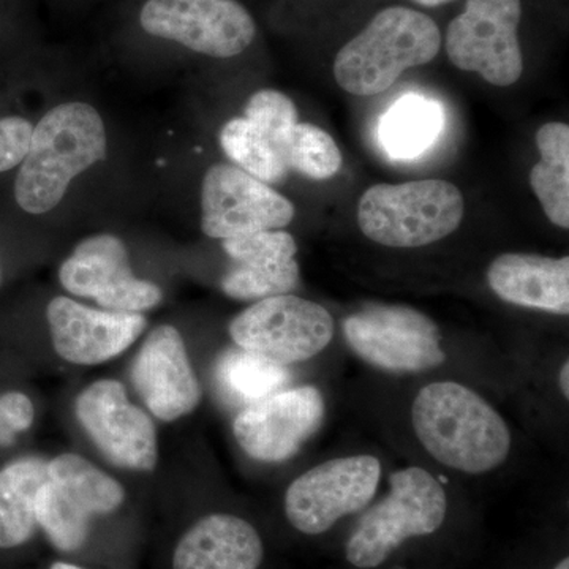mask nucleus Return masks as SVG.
Returning a JSON list of instances; mask_svg holds the SVG:
<instances>
[{
    "label": "nucleus",
    "instance_id": "obj_1",
    "mask_svg": "<svg viewBox=\"0 0 569 569\" xmlns=\"http://www.w3.org/2000/svg\"><path fill=\"white\" fill-rule=\"evenodd\" d=\"M415 433L441 466L467 475L496 470L511 451V432L496 408L456 381L427 385L411 407Z\"/></svg>",
    "mask_w": 569,
    "mask_h": 569
},
{
    "label": "nucleus",
    "instance_id": "obj_2",
    "mask_svg": "<svg viewBox=\"0 0 569 569\" xmlns=\"http://www.w3.org/2000/svg\"><path fill=\"white\" fill-rule=\"evenodd\" d=\"M107 130L96 108L82 102L52 108L33 127L14 181L17 203L36 216L51 211L77 176L107 159Z\"/></svg>",
    "mask_w": 569,
    "mask_h": 569
},
{
    "label": "nucleus",
    "instance_id": "obj_3",
    "mask_svg": "<svg viewBox=\"0 0 569 569\" xmlns=\"http://www.w3.org/2000/svg\"><path fill=\"white\" fill-rule=\"evenodd\" d=\"M441 33L422 11L388 7L337 52V84L358 97L387 91L403 71L437 58Z\"/></svg>",
    "mask_w": 569,
    "mask_h": 569
},
{
    "label": "nucleus",
    "instance_id": "obj_4",
    "mask_svg": "<svg viewBox=\"0 0 569 569\" xmlns=\"http://www.w3.org/2000/svg\"><path fill=\"white\" fill-rule=\"evenodd\" d=\"M463 209L462 193L448 181L378 183L359 200L358 223L377 244L417 249L455 233Z\"/></svg>",
    "mask_w": 569,
    "mask_h": 569
},
{
    "label": "nucleus",
    "instance_id": "obj_5",
    "mask_svg": "<svg viewBox=\"0 0 569 569\" xmlns=\"http://www.w3.org/2000/svg\"><path fill=\"white\" fill-rule=\"evenodd\" d=\"M388 497L366 512L347 541V560L356 568L380 567L407 539L436 533L448 512L443 486L421 467L389 477Z\"/></svg>",
    "mask_w": 569,
    "mask_h": 569
},
{
    "label": "nucleus",
    "instance_id": "obj_6",
    "mask_svg": "<svg viewBox=\"0 0 569 569\" xmlns=\"http://www.w3.org/2000/svg\"><path fill=\"white\" fill-rule=\"evenodd\" d=\"M47 481L37 496V523L63 552L80 549L92 516L121 507V482L77 455H61L47 463Z\"/></svg>",
    "mask_w": 569,
    "mask_h": 569
},
{
    "label": "nucleus",
    "instance_id": "obj_7",
    "mask_svg": "<svg viewBox=\"0 0 569 569\" xmlns=\"http://www.w3.org/2000/svg\"><path fill=\"white\" fill-rule=\"evenodd\" d=\"M348 347L389 373H422L447 361L440 329L407 306H370L343 320Z\"/></svg>",
    "mask_w": 569,
    "mask_h": 569
},
{
    "label": "nucleus",
    "instance_id": "obj_8",
    "mask_svg": "<svg viewBox=\"0 0 569 569\" xmlns=\"http://www.w3.org/2000/svg\"><path fill=\"white\" fill-rule=\"evenodd\" d=\"M230 336L242 350L288 366L321 353L335 337V320L309 299L272 296L239 313L230 323Z\"/></svg>",
    "mask_w": 569,
    "mask_h": 569
},
{
    "label": "nucleus",
    "instance_id": "obj_9",
    "mask_svg": "<svg viewBox=\"0 0 569 569\" xmlns=\"http://www.w3.org/2000/svg\"><path fill=\"white\" fill-rule=\"evenodd\" d=\"M520 18V0H467L466 10L448 26L449 61L497 88L515 84L523 71Z\"/></svg>",
    "mask_w": 569,
    "mask_h": 569
},
{
    "label": "nucleus",
    "instance_id": "obj_10",
    "mask_svg": "<svg viewBox=\"0 0 569 569\" xmlns=\"http://www.w3.org/2000/svg\"><path fill=\"white\" fill-rule=\"evenodd\" d=\"M381 478L373 456L331 459L296 478L284 493V515L296 530L321 535L346 516L365 509Z\"/></svg>",
    "mask_w": 569,
    "mask_h": 569
},
{
    "label": "nucleus",
    "instance_id": "obj_11",
    "mask_svg": "<svg viewBox=\"0 0 569 569\" xmlns=\"http://www.w3.org/2000/svg\"><path fill=\"white\" fill-rule=\"evenodd\" d=\"M141 28L200 54L234 58L252 44L257 26L236 0H148Z\"/></svg>",
    "mask_w": 569,
    "mask_h": 569
},
{
    "label": "nucleus",
    "instance_id": "obj_12",
    "mask_svg": "<svg viewBox=\"0 0 569 569\" xmlns=\"http://www.w3.org/2000/svg\"><path fill=\"white\" fill-rule=\"evenodd\" d=\"M295 219V206L268 183L234 164H213L201 189V228L209 238H244L282 230Z\"/></svg>",
    "mask_w": 569,
    "mask_h": 569
},
{
    "label": "nucleus",
    "instance_id": "obj_13",
    "mask_svg": "<svg viewBox=\"0 0 569 569\" xmlns=\"http://www.w3.org/2000/svg\"><path fill=\"white\" fill-rule=\"evenodd\" d=\"M59 280L69 293L111 312L141 313L163 299L160 287L133 276L126 246L112 234L80 242L59 269Z\"/></svg>",
    "mask_w": 569,
    "mask_h": 569
},
{
    "label": "nucleus",
    "instance_id": "obj_14",
    "mask_svg": "<svg viewBox=\"0 0 569 569\" xmlns=\"http://www.w3.org/2000/svg\"><path fill=\"white\" fill-rule=\"evenodd\" d=\"M78 421L96 447L116 466L152 471L159 459V441L152 419L127 399L122 383L100 380L78 396Z\"/></svg>",
    "mask_w": 569,
    "mask_h": 569
},
{
    "label": "nucleus",
    "instance_id": "obj_15",
    "mask_svg": "<svg viewBox=\"0 0 569 569\" xmlns=\"http://www.w3.org/2000/svg\"><path fill=\"white\" fill-rule=\"evenodd\" d=\"M325 399L316 387L279 391L246 407L233 422V433L247 456L277 463L293 458L323 425Z\"/></svg>",
    "mask_w": 569,
    "mask_h": 569
},
{
    "label": "nucleus",
    "instance_id": "obj_16",
    "mask_svg": "<svg viewBox=\"0 0 569 569\" xmlns=\"http://www.w3.org/2000/svg\"><path fill=\"white\" fill-rule=\"evenodd\" d=\"M47 317L56 353L78 366L110 361L132 346L146 328L141 313L97 310L66 296L52 299Z\"/></svg>",
    "mask_w": 569,
    "mask_h": 569
},
{
    "label": "nucleus",
    "instance_id": "obj_17",
    "mask_svg": "<svg viewBox=\"0 0 569 569\" xmlns=\"http://www.w3.org/2000/svg\"><path fill=\"white\" fill-rule=\"evenodd\" d=\"M132 380L146 407L160 421L192 413L201 400L200 383L174 326H159L146 337L133 361Z\"/></svg>",
    "mask_w": 569,
    "mask_h": 569
},
{
    "label": "nucleus",
    "instance_id": "obj_18",
    "mask_svg": "<svg viewBox=\"0 0 569 569\" xmlns=\"http://www.w3.org/2000/svg\"><path fill=\"white\" fill-rule=\"evenodd\" d=\"M233 260L222 279L223 293L238 301H261L290 295L299 284L298 246L282 230L261 231L244 238L223 239Z\"/></svg>",
    "mask_w": 569,
    "mask_h": 569
},
{
    "label": "nucleus",
    "instance_id": "obj_19",
    "mask_svg": "<svg viewBox=\"0 0 569 569\" xmlns=\"http://www.w3.org/2000/svg\"><path fill=\"white\" fill-rule=\"evenodd\" d=\"M488 283L508 302L567 317L569 313V258L533 253H503L490 263Z\"/></svg>",
    "mask_w": 569,
    "mask_h": 569
},
{
    "label": "nucleus",
    "instance_id": "obj_20",
    "mask_svg": "<svg viewBox=\"0 0 569 569\" xmlns=\"http://www.w3.org/2000/svg\"><path fill=\"white\" fill-rule=\"evenodd\" d=\"M263 553V541L247 520L211 515L183 535L173 569H258Z\"/></svg>",
    "mask_w": 569,
    "mask_h": 569
},
{
    "label": "nucleus",
    "instance_id": "obj_21",
    "mask_svg": "<svg viewBox=\"0 0 569 569\" xmlns=\"http://www.w3.org/2000/svg\"><path fill=\"white\" fill-rule=\"evenodd\" d=\"M47 462L18 459L0 470V549L18 548L32 537L37 496L47 481Z\"/></svg>",
    "mask_w": 569,
    "mask_h": 569
},
{
    "label": "nucleus",
    "instance_id": "obj_22",
    "mask_svg": "<svg viewBox=\"0 0 569 569\" xmlns=\"http://www.w3.org/2000/svg\"><path fill=\"white\" fill-rule=\"evenodd\" d=\"M537 144L541 160L531 168V189L550 222L568 230L569 127L561 122L546 123L538 130Z\"/></svg>",
    "mask_w": 569,
    "mask_h": 569
},
{
    "label": "nucleus",
    "instance_id": "obj_23",
    "mask_svg": "<svg viewBox=\"0 0 569 569\" xmlns=\"http://www.w3.org/2000/svg\"><path fill=\"white\" fill-rule=\"evenodd\" d=\"M216 378L224 399L249 407L279 392L290 381V372L279 362L238 347L220 356Z\"/></svg>",
    "mask_w": 569,
    "mask_h": 569
},
{
    "label": "nucleus",
    "instance_id": "obj_24",
    "mask_svg": "<svg viewBox=\"0 0 569 569\" xmlns=\"http://www.w3.org/2000/svg\"><path fill=\"white\" fill-rule=\"evenodd\" d=\"M443 121V110L436 100L410 93L381 119V142L396 159H413L433 144Z\"/></svg>",
    "mask_w": 569,
    "mask_h": 569
},
{
    "label": "nucleus",
    "instance_id": "obj_25",
    "mask_svg": "<svg viewBox=\"0 0 569 569\" xmlns=\"http://www.w3.org/2000/svg\"><path fill=\"white\" fill-rule=\"evenodd\" d=\"M220 146L238 168L268 186L282 182L290 171L284 153L246 118L224 123Z\"/></svg>",
    "mask_w": 569,
    "mask_h": 569
},
{
    "label": "nucleus",
    "instance_id": "obj_26",
    "mask_svg": "<svg viewBox=\"0 0 569 569\" xmlns=\"http://www.w3.org/2000/svg\"><path fill=\"white\" fill-rule=\"evenodd\" d=\"M288 168L313 181H325L339 173L342 153L331 134L312 123H296L284 148Z\"/></svg>",
    "mask_w": 569,
    "mask_h": 569
},
{
    "label": "nucleus",
    "instance_id": "obj_27",
    "mask_svg": "<svg viewBox=\"0 0 569 569\" xmlns=\"http://www.w3.org/2000/svg\"><path fill=\"white\" fill-rule=\"evenodd\" d=\"M244 118L284 153L288 137L298 123V110L290 97L272 89H263L250 97Z\"/></svg>",
    "mask_w": 569,
    "mask_h": 569
},
{
    "label": "nucleus",
    "instance_id": "obj_28",
    "mask_svg": "<svg viewBox=\"0 0 569 569\" xmlns=\"http://www.w3.org/2000/svg\"><path fill=\"white\" fill-rule=\"evenodd\" d=\"M33 126L28 119L9 116L0 119V173L22 163L31 146Z\"/></svg>",
    "mask_w": 569,
    "mask_h": 569
},
{
    "label": "nucleus",
    "instance_id": "obj_29",
    "mask_svg": "<svg viewBox=\"0 0 569 569\" xmlns=\"http://www.w3.org/2000/svg\"><path fill=\"white\" fill-rule=\"evenodd\" d=\"M0 413L14 433L31 429L36 410L32 400L22 392L11 391L0 397Z\"/></svg>",
    "mask_w": 569,
    "mask_h": 569
},
{
    "label": "nucleus",
    "instance_id": "obj_30",
    "mask_svg": "<svg viewBox=\"0 0 569 569\" xmlns=\"http://www.w3.org/2000/svg\"><path fill=\"white\" fill-rule=\"evenodd\" d=\"M14 436H17V433L7 426L6 419H3L2 413H0V447H10V445H13Z\"/></svg>",
    "mask_w": 569,
    "mask_h": 569
},
{
    "label": "nucleus",
    "instance_id": "obj_31",
    "mask_svg": "<svg viewBox=\"0 0 569 569\" xmlns=\"http://www.w3.org/2000/svg\"><path fill=\"white\" fill-rule=\"evenodd\" d=\"M560 389L565 399H569V362L565 361L560 369Z\"/></svg>",
    "mask_w": 569,
    "mask_h": 569
},
{
    "label": "nucleus",
    "instance_id": "obj_32",
    "mask_svg": "<svg viewBox=\"0 0 569 569\" xmlns=\"http://www.w3.org/2000/svg\"><path fill=\"white\" fill-rule=\"evenodd\" d=\"M413 2L422 7H440L445 6V3L452 2V0H413Z\"/></svg>",
    "mask_w": 569,
    "mask_h": 569
},
{
    "label": "nucleus",
    "instance_id": "obj_33",
    "mask_svg": "<svg viewBox=\"0 0 569 569\" xmlns=\"http://www.w3.org/2000/svg\"><path fill=\"white\" fill-rule=\"evenodd\" d=\"M51 569H82V568H78V567H74V565L62 563V561H59V563L52 565Z\"/></svg>",
    "mask_w": 569,
    "mask_h": 569
},
{
    "label": "nucleus",
    "instance_id": "obj_34",
    "mask_svg": "<svg viewBox=\"0 0 569 569\" xmlns=\"http://www.w3.org/2000/svg\"><path fill=\"white\" fill-rule=\"evenodd\" d=\"M553 569H569V560L568 559L561 560L560 563L557 565V567Z\"/></svg>",
    "mask_w": 569,
    "mask_h": 569
}]
</instances>
